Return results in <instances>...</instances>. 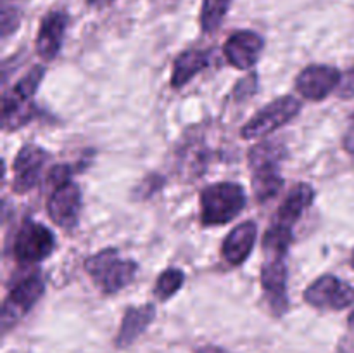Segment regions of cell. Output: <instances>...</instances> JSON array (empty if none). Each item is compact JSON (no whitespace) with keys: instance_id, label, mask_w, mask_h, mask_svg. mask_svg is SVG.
Wrapping results in <instances>:
<instances>
[{"instance_id":"277c9868","label":"cell","mask_w":354,"mask_h":353,"mask_svg":"<svg viewBox=\"0 0 354 353\" xmlns=\"http://www.w3.org/2000/svg\"><path fill=\"white\" fill-rule=\"evenodd\" d=\"M45 76L44 66H35L31 68L12 89L3 93L2 102V121L3 130H17L24 123L31 120L35 113L33 96L40 87L41 80Z\"/></svg>"},{"instance_id":"7a4b0ae2","label":"cell","mask_w":354,"mask_h":353,"mask_svg":"<svg viewBox=\"0 0 354 353\" xmlns=\"http://www.w3.org/2000/svg\"><path fill=\"white\" fill-rule=\"evenodd\" d=\"M244 187L235 182H218L201 192V221L204 227H216L234 220L245 208Z\"/></svg>"},{"instance_id":"5bb4252c","label":"cell","mask_w":354,"mask_h":353,"mask_svg":"<svg viewBox=\"0 0 354 353\" xmlns=\"http://www.w3.org/2000/svg\"><path fill=\"white\" fill-rule=\"evenodd\" d=\"M68 23V14L62 12V10H50L40 21L37 40H35V48H37V54L44 61H52V59L59 55L62 42H64Z\"/></svg>"},{"instance_id":"ffe728a7","label":"cell","mask_w":354,"mask_h":353,"mask_svg":"<svg viewBox=\"0 0 354 353\" xmlns=\"http://www.w3.org/2000/svg\"><path fill=\"white\" fill-rule=\"evenodd\" d=\"M232 0H204L201 9V28L204 33H214L227 17Z\"/></svg>"},{"instance_id":"7c38bea8","label":"cell","mask_w":354,"mask_h":353,"mask_svg":"<svg viewBox=\"0 0 354 353\" xmlns=\"http://www.w3.org/2000/svg\"><path fill=\"white\" fill-rule=\"evenodd\" d=\"M82 210V192L71 180L52 187L47 201V213L55 225L62 228H73L78 224Z\"/></svg>"},{"instance_id":"7402d4cb","label":"cell","mask_w":354,"mask_h":353,"mask_svg":"<svg viewBox=\"0 0 354 353\" xmlns=\"http://www.w3.org/2000/svg\"><path fill=\"white\" fill-rule=\"evenodd\" d=\"M162 183H165V179H161L159 175H149L147 179L137 187V197L138 199H145V197H149L151 194H154Z\"/></svg>"},{"instance_id":"d4e9b609","label":"cell","mask_w":354,"mask_h":353,"mask_svg":"<svg viewBox=\"0 0 354 353\" xmlns=\"http://www.w3.org/2000/svg\"><path fill=\"white\" fill-rule=\"evenodd\" d=\"M196 353H230V352H227L225 348H220V346L206 345V346H201V348H197Z\"/></svg>"},{"instance_id":"9c48e42d","label":"cell","mask_w":354,"mask_h":353,"mask_svg":"<svg viewBox=\"0 0 354 353\" xmlns=\"http://www.w3.org/2000/svg\"><path fill=\"white\" fill-rule=\"evenodd\" d=\"M261 286L265 300L275 317H282L289 310L287 296V263L282 256L266 258L261 269Z\"/></svg>"},{"instance_id":"4fadbf2b","label":"cell","mask_w":354,"mask_h":353,"mask_svg":"<svg viewBox=\"0 0 354 353\" xmlns=\"http://www.w3.org/2000/svg\"><path fill=\"white\" fill-rule=\"evenodd\" d=\"M265 40L256 31L241 30L228 37L223 45V54L227 61L237 69H251L261 57Z\"/></svg>"},{"instance_id":"484cf974","label":"cell","mask_w":354,"mask_h":353,"mask_svg":"<svg viewBox=\"0 0 354 353\" xmlns=\"http://www.w3.org/2000/svg\"><path fill=\"white\" fill-rule=\"evenodd\" d=\"M86 2H88L90 7H97V9H100V7L111 6L114 0H86Z\"/></svg>"},{"instance_id":"4316f807","label":"cell","mask_w":354,"mask_h":353,"mask_svg":"<svg viewBox=\"0 0 354 353\" xmlns=\"http://www.w3.org/2000/svg\"><path fill=\"white\" fill-rule=\"evenodd\" d=\"M348 322H349V327H353V329H354V310L351 311V315H349Z\"/></svg>"},{"instance_id":"2e32d148","label":"cell","mask_w":354,"mask_h":353,"mask_svg":"<svg viewBox=\"0 0 354 353\" xmlns=\"http://www.w3.org/2000/svg\"><path fill=\"white\" fill-rule=\"evenodd\" d=\"M156 317V307L152 303L140 305V307H128L121 320L120 331L116 336L118 348H128L133 345L145 332Z\"/></svg>"},{"instance_id":"83f0119b","label":"cell","mask_w":354,"mask_h":353,"mask_svg":"<svg viewBox=\"0 0 354 353\" xmlns=\"http://www.w3.org/2000/svg\"><path fill=\"white\" fill-rule=\"evenodd\" d=\"M351 266L354 269V251H353V256H351Z\"/></svg>"},{"instance_id":"8992f818","label":"cell","mask_w":354,"mask_h":353,"mask_svg":"<svg viewBox=\"0 0 354 353\" xmlns=\"http://www.w3.org/2000/svg\"><path fill=\"white\" fill-rule=\"evenodd\" d=\"M301 102L292 96H283L270 102L254 114L242 127L241 135L244 138H258L272 134L277 128L283 127L299 114Z\"/></svg>"},{"instance_id":"8fae6325","label":"cell","mask_w":354,"mask_h":353,"mask_svg":"<svg viewBox=\"0 0 354 353\" xmlns=\"http://www.w3.org/2000/svg\"><path fill=\"white\" fill-rule=\"evenodd\" d=\"M342 82L341 71L334 66L311 64L304 68L296 78V90L308 100H324Z\"/></svg>"},{"instance_id":"cb8c5ba5","label":"cell","mask_w":354,"mask_h":353,"mask_svg":"<svg viewBox=\"0 0 354 353\" xmlns=\"http://www.w3.org/2000/svg\"><path fill=\"white\" fill-rule=\"evenodd\" d=\"M256 92V75L252 76H248V78L242 80L241 83L237 85V89H235V97L237 99H241L242 96H252V93Z\"/></svg>"},{"instance_id":"6da1fadb","label":"cell","mask_w":354,"mask_h":353,"mask_svg":"<svg viewBox=\"0 0 354 353\" xmlns=\"http://www.w3.org/2000/svg\"><path fill=\"white\" fill-rule=\"evenodd\" d=\"M286 156V149L280 142L266 141L256 144L249 151V168L252 175V190L258 203L272 201L283 187L280 175V163Z\"/></svg>"},{"instance_id":"ac0fdd59","label":"cell","mask_w":354,"mask_h":353,"mask_svg":"<svg viewBox=\"0 0 354 353\" xmlns=\"http://www.w3.org/2000/svg\"><path fill=\"white\" fill-rule=\"evenodd\" d=\"M211 54L207 51H185L175 59L171 73V87L175 90L182 89L201 71L209 66Z\"/></svg>"},{"instance_id":"ba28073f","label":"cell","mask_w":354,"mask_h":353,"mask_svg":"<svg viewBox=\"0 0 354 353\" xmlns=\"http://www.w3.org/2000/svg\"><path fill=\"white\" fill-rule=\"evenodd\" d=\"M304 301L315 308L344 310L354 303V287L332 273H325L304 291Z\"/></svg>"},{"instance_id":"e0dca14e","label":"cell","mask_w":354,"mask_h":353,"mask_svg":"<svg viewBox=\"0 0 354 353\" xmlns=\"http://www.w3.org/2000/svg\"><path fill=\"white\" fill-rule=\"evenodd\" d=\"M315 199V190L310 183H297L292 187L283 203L280 204L279 211H277L275 224L282 225V227L292 228L294 225L299 221L304 211L311 206Z\"/></svg>"},{"instance_id":"3957f363","label":"cell","mask_w":354,"mask_h":353,"mask_svg":"<svg viewBox=\"0 0 354 353\" xmlns=\"http://www.w3.org/2000/svg\"><path fill=\"white\" fill-rule=\"evenodd\" d=\"M85 270L104 294H114L133 282L138 265L133 260L120 258L116 248H106L86 258Z\"/></svg>"},{"instance_id":"d6986e66","label":"cell","mask_w":354,"mask_h":353,"mask_svg":"<svg viewBox=\"0 0 354 353\" xmlns=\"http://www.w3.org/2000/svg\"><path fill=\"white\" fill-rule=\"evenodd\" d=\"M290 242H292V228L282 227L273 221L263 239V249L266 253V258H275V256L286 258Z\"/></svg>"},{"instance_id":"603a6c76","label":"cell","mask_w":354,"mask_h":353,"mask_svg":"<svg viewBox=\"0 0 354 353\" xmlns=\"http://www.w3.org/2000/svg\"><path fill=\"white\" fill-rule=\"evenodd\" d=\"M339 96H341L342 99H353L354 97V64L353 68L346 73L344 80H342L341 85H339Z\"/></svg>"},{"instance_id":"52a82bcc","label":"cell","mask_w":354,"mask_h":353,"mask_svg":"<svg viewBox=\"0 0 354 353\" xmlns=\"http://www.w3.org/2000/svg\"><path fill=\"white\" fill-rule=\"evenodd\" d=\"M55 249V237L45 225L26 218L14 239V256L21 263H37Z\"/></svg>"},{"instance_id":"30bf717a","label":"cell","mask_w":354,"mask_h":353,"mask_svg":"<svg viewBox=\"0 0 354 353\" xmlns=\"http://www.w3.org/2000/svg\"><path fill=\"white\" fill-rule=\"evenodd\" d=\"M48 158H50V154L44 147H40V145H23V149L17 152L12 165L14 192L24 194L30 192L33 187H37L41 179V170H44Z\"/></svg>"},{"instance_id":"5b68a950","label":"cell","mask_w":354,"mask_h":353,"mask_svg":"<svg viewBox=\"0 0 354 353\" xmlns=\"http://www.w3.org/2000/svg\"><path fill=\"white\" fill-rule=\"evenodd\" d=\"M45 282L38 273H30L14 282L9 289L6 301L2 307V329L7 332L12 329L31 308L37 305V301L44 296Z\"/></svg>"},{"instance_id":"44dd1931","label":"cell","mask_w":354,"mask_h":353,"mask_svg":"<svg viewBox=\"0 0 354 353\" xmlns=\"http://www.w3.org/2000/svg\"><path fill=\"white\" fill-rule=\"evenodd\" d=\"M183 282H185V273L180 269H166L161 272V275L156 280L154 294L158 300L168 301L169 298L175 296L180 289H182Z\"/></svg>"},{"instance_id":"9a60e30c","label":"cell","mask_w":354,"mask_h":353,"mask_svg":"<svg viewBox=\"0 0 354 353\" xmlns=\"http://www.w3.org/2000/svg\"><path fill=\"white\" fill-rule=\"evenodd\" d=\"M256 237H258V225L254 221H242L225 237L221 248L223 258L230 265H242L252 253Z\"/></svg>"}]
</instances>
